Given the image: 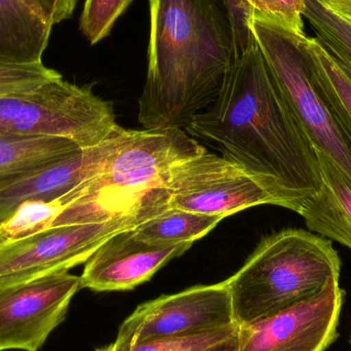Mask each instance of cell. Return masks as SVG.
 <instances>
[{"mask_svg": "<svg viewBox=\"0 0 351 351\" xmlns=\"http://www.w3.org/2000/svg\"><path fill=\"white\" fill-rule=\"evenodd\" d=\"M4 241H6V239H4L3 235H2L1 232H0V245H1V243H3Z\"/></svg>", "mask_w": 351, "mask_h": 351, "instance_id": "f1b7e54d", "label": "cell"}, {"mask_svg": "<svg viewBox=\"0 0 351 351\" xmlns=\"http://www.w3.org/2000/svg\"><path fill=\"white\" fill-rule=\"evenodd\" d=\"M145 219L132 215L105 222L62 225L4 241L0 245V290L86 263L109 237Z\"/></svg>", "mask_w": 351, "mask_h": 351, "instance_id": "52a82bcc", "label": "cell"}, {"mask_svg": "<svg viewBox=\"0 0 351 351\" xmlns=\"http://www.w3.org/2000/svg\"><path fill=\"white\" fill-rule=\"evenodd\" d=\"M311 63L324 94L351 132V74L317 38H306Z\"/></svg>", "mask_w": 351, "mask_h": 351, "instance_id": "ac0fdd59", "label": "cell"}, {"mask_svg": "<svg viewBox=\"0 0 351 351\" xmlns=\"http://www.w3.org/2000/svg\"><path fill=\"white\" fill-rule=\"evenodd\" d=\"M51 25L67 20L73 14L78 0H31Z\"/></svg>", "mask_w": 351, "mask_h": 351, "instance_id": "484cf974", "label": "cell"}, {"mask_svg": "<svg viewBox=\"0 0 351 351\" xmlns=\"http://www.w3.org/2000/svg\"><path fill=\"white\" fill-rule=\"evenodd\" d=\"M80 276L59 272L0 290V351H38L67 315Z\"/></svg>", "mask_w": 351, "mask_h": 351, "instance_id": "30bf717a", "label": "cell"}, {"mask_svg": "<svg viewBox=\"0 0 351 351\" xmlns=\"http://www.w3.org/2000/svg\"><path fill=\"white\" fill-rule=\"evenodd\" d=\"M304 18L313 27L315 37L351 74V25L317 0H305Z\"/></svg>", "mask_w": 351, "mask_h": 351, "instance_id": "d6986e66", "label": "cell"}, {"mask_svg": "<svg viewBox=\"0 0 351 351\" xmlns=\"http://www.w3.org/2000/svg\"><path fill=\"white\" fill-rule=\"evenodd\" d=\"M149 43L140 125L183 130L213 104L234 58L222 0H148Z\"/></svg>", "mask_w": 351, "mask_h": 351, "instance_id": "7a4b0ae2", "label": "cell"}, {"mask_svg": "<svg viewBox=\"0 0 351 351\" xmlns=\"http://www.w3.org/2000/svg\"><path fill=\"white\" fill-rule=\"evenodd\" d=\"M160 189L168 208L222 219L261 204L280 206L239 165L206 152L176 164Z\"/></svg>", "mask_w": 351, "mask_h": 351, "instance_id": "ba28073f", "label": "cell"}, {"mask_svg": "<svg viewBox=\"0 0 351 351\" xmlns=\"http://www.w3.org/2000/svg\"><path fill=\"white\" fill-rule=\"evenodd\" d=\"M239 328L237 325L185 337L160 338L138 344H119L112 342L95 351H204L230 339L237 335Z\"/></svg>", "mask_w": 351, "mask_h": 351, "instance_id": "44dd1931", "label": "cell"}, {"mask_svg": "<svg viewBox=\"0 0 351 351\" xmlns=\"http://www.w3.org/2000/svg\"><path fill=\"white\" fill-rule=\"evenodd\" d=\"M62 77L56 70L34 64H0V97L25 94Z\"/></svg>", "mask_w": 351, "mask_h": 351, "instance_id": "603a6c76", "label": "cell"}, {"mask_svg": "<svg viewBox=\"0 0 351 351\" xmlns=\"http://www.w3.org/2000/svg\"><path fill=\"white\" fill-rule=\"evenodd\" d=\"M190 134L215 142L280 206L300 214L321 190L317 154L287 104L253 37L234 53L216 100L193 117Z\"/></svg>", "mask_w": 351, "mask_h": 351, "instance_id": "6da1fadb", "label": "cell"}, {"mask_svg": "<svg viewBox=\"0 0 351 351\" xmlns=\"http://www.w3.org/2000/svg\"><path fill=\"white\" fill-rule=\"evenodd\" d=\"M237 326L226 282L196 286L143 303L125 319L115 343L185 337Z\"/></svg>", "mask_w": 351, "mask_h": 351, "instance_id": "9c48e42d", "label": "cell"}, {"mask_svg": "<svg viewBox=\"0 0 351 351\" xmlns=\"http://www.w3.org/2000/svg\"><path fill=\"white\" fill-rule=\"evenodd\" d=\"M206 152L185 132L168 129L123 131L102 171L64 195L66 206L51 227L100 223L119 217L160 212L154 193L178 162Z\"/></svg>", "mask_w": 351, "mask_h": 351, "instance_id": "3957f363", "label": "cell"}, {"mask_svg": "<svg viewBox=\"0 0 351 351\" xmlns=\"http://www.w3.org/2000/svg\"><path fill=\"white\" fill-rule=\"evenodd\" d=\"M340 270L341 259L329 239L296 228L265 237L225 280L235 323L247 325L313 298L339 278Z\"/></svg>", "mask_w": 351, "mask_h": 351, "instance_id": "277c9868", "label": "cell"}, {"mask_svg": "<svg viewBox=\"0 0 351 351\" xmlns=\"http://www.w3.org/2000/svg\"><path fill=\"white\" fill-rule=\"evenodd\" d=\"M51 28L31 0H0V64L43 62Z\"/></svg>", "mask_w": 351, "mask_h": 351, "instance_id": "9a60e30c", "label": "cell"}, {"mask_svg": "<svg viewBox=\"0 0 351 351\" xmlns=\"http://www.w3.org/2000/svg\"><path fill=\"white\" fill-rule=\"evenodd\" d=\"M343 298L334 278L313 298L239 326V351H325L337 339Z\"/></svg>", "mask_w": 351, "mask_h": 351, "instance_id": "8fae6325", "label": "cell"}, {"mask_svg": "<svg viewBox=\"0 0 351 351\" xmlns=\"http://www.w3.org/2000/svg\"><path fill=\"white\" fill-rule=\"evenodd\" d=\"M305 0H256L254 16L276 23L292 32L305 35Z\"/></svg>", "mask_w": 351, "mask_h": 351, "instance_id": "cb8c5ba5", "label": "cell"}, {"mask_svg": "<svg viewBox=\"0 0 351 351\" xmlns=\"http://www.w3.org/2000/svg\"><path fill=\"white\" fill-rule=\"evenodd\" d=\"M123 131L117 125L110 137L99 145L80 148L35 174L0 187V224L23 202L62 197L98 175L121 143Z\"/></svg>", "mask_w": 351, "mask_h": 351, "instance_id": "4fadbf2b", "label": "cell"}, {"mask_svg": "<svg viewBox=\"0 0 351 351\" xmlns=\"http://www.w3.org/2000/svg\"><path fill=\"white\" fill-rule=\"evenodd\" d=\"M228 12L234 40V53L245 49L254 35L250 20L256 14V0H222Z\"/></svg>", "mask_w": 351, "mask_h": 351, "instance_id": "d4e9b609", "label": "cell"}, {"mask_svg": "<svg viewBox=\"0 0 351 351\" xmlns=\"http://www.w3.org/2000/svg\"><path fill=\"white\" fill-rule=\"evenodd\" d=\"M63 208L62 197L23 202L8 220L0 224V232L6 241H14L51 228Z\"/></svg>", "mask_w": 351, "mask_h": 351, "instance_id": "ffe728a7", "label": "cell"}, {"mask_svg": "<svg viewBox=\"0 0 351 351\" xmlns=\"http://www.w3.org/2000/svg\"><path fill=\"white\" fill-rule=\"evenodd\" d=\"M239 332H237V335L233 336L230 339L216 344V346H212V348L204 351H239Z\"/></svg>", "mask_w": 351, "mask_h": 351, "instance_id": "83f0119b", "label": "cell"}, {"mask_svg": "<svg viewBox=\"0 0 351 351\" xmlns=\"http://www.w3.org/2000/svg\"><path fill=\"white\" fill-rule=\"evenodd\" d=\"M55 136L0 135V187L35 174L80 149Z\"/></svg>", "mask_w": 351, "mask_h": 351, "instance_id": "2e32d148", "label": "cell"}, {"mask_svg": "<svg viewBox=\"0 0 351 351\" xmlns=\"http://www.w3.org/2000/svg\"><path fill=\"white\" fill-rule=\"evenodd\" d=\"M315 154L321 190L307 200L299 215L311 231L351 250V183L327 156Z\"/></svg>", "mask_w": 351, "mask_h": 351, "instance_id": "5bb4252c", "label": "cell"}, {"mask_svg": "<svg viewBox=\"0 0 351 351\" xmlns=\"http://www.w3.org/2000/svg\"><path fill=\"white\" fill-rule=\"evenodd\" d=\"M134 0H86L80 30L90 45H96L110 34L115 22Z\"/></svg>", "mask_w": 351, "mask_h": 351, "instance_id": "7402d4cb", "label": "cell"}, {"mask_svg": "<svg viewBox=\"0 0 351 351\" xmlns=\"http://www.w3.org/2000/svg\"><path fill=\"white\" fill-rule=\"evenodd\" d=\"M250 29L287 104L315 152L327 156L351 183V132L324 94L299 35L253 16Z\"/></svg>", "mask_w": 351, "mask_h": 351, "instance_id": "5b68a950", "label": "cell"}, {"mask_svg": "<svg viewBox=\"0 0 351 351\" xmlns=\"http://www.w3.org/2000/svg\"><path fill=\"white\" fill-rule=\"evenodd\" d=\"M134 228L109 237L86 262L82 288L95 292L130 291L148 282L192 245H156L138 239Z\"/></svg>", "mask_w": 351, "mask_h": 351, "instance_id": "7c38bea8", "label": "cell"}, {"mask_svg": "<svg viewBox=\"0 0 351 351\" xmlns=\"http://www.w3.org/2000/svg\"><path fill=\"white\" fill-rule=\"evenodd\" d=\"M117 125L112 103L63 77L0 97V135L55 136L88 148L108 139Z\"/></svg>", "mask_w": 351, "mask_h": 351, "instance_id": "8992f818", "label": "cell"}, {"mask_svg": "<svg viewBox=\"0 0 351 351\" xmlns=\"http://www.w3.org/2000/svg\"><path fill=\"white\" fill-rule=\"evenodd\" d=\"M332 14L351 25V0H317Z\"/></svg>", "mask_w": 351, "mask_h": 351, "instance_id": "4316f807", "label": "cell"}, {"mask_svg": "<svg viewBox=\"0 0 351 351\" xmlns=\"http://www.w3.org/2000/svg\"><path fill=\"white\" fill-rule=\"evenodd\" d=\"M223 220L220 217L167 208L134 227L138 239L156 245H182L202 239Z\"/></svg>", "mask_w": 351, "mask_h": 351, "instance_id": "e0dca14e", "label": "cell"}]
</instances>
